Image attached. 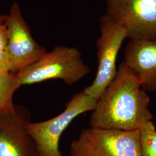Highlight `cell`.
Returning a JSON list of instances; mask_svg holds the SVG:
<instances>
[{
	"instance_id": "1",
	"label": "cell",
	"mask_w": 156,
	"mask_h": 156,
	"mask_svg": "<svg viewBox=\"0 0 156 156\" xmlns=\"http://www.w3.org/2000/svg\"><path fill=\"white\" fill-rule=\"evenodd\" d=\"M150 104L139 78L123 61L92 111L90 127L140 131L153 119Z\"/></svg>"
},
{
	"instance_id": "2",
	"label": "cell",
	"mask_w": 156,
	"mask_h": 156,
	"mask_svg": "<svg viewBox=\"0 0 156 156\" xmlns=\"http://www.w3.org/2000/svg\"><path fill=\"white\" fill-rule=\"evenodd\" d=\"M90 72L82 54L75 47L56 46L31 66L17 75L22 85L60 79L69 86L78 83Z\"/></svg>"
},
{
	"instance_id": "3",
	"label": "cell",
	"mask_w": 156,
	"mask_h": 156,
	"mask_svg": "<svg viewBox=\"0 0 156 156\" xmlns=\"http://www.w3.org/2000/svg\"><path fill=\"white\" fill-rule=\"evenodd\" d=\"M70 156H141L140 131L90 127L73 140Z\"/></svg>"
},
{
	"instance_id": "4",
	"label": "cell",
	"mask_w": 156,
	"mask_h": 156,
	"mask_svg": "<svg viewBox=\"0 0 156 156\" xmlns=\"http://www.w3.org/2000/svg\"><path fill=\"white\" fill-rule=\"evenodd\" d=\"M97 101L82 91L73 95L60 115L44 122L28 123L27 129L34 142L38 156H62L59 141L63 132L75 119L93 111Z\"/></svg>"
},
{
	"instance_id": "5",
	"label": "cell",
	"mask_w": 156,
	"mask_h": 156,
	"mask_svg": "<svg viewBox=\"0 0 156 156\" xmlns=\"http://www.w3.org/2000/svg\"><path fill=\"white\" fill-rule=\"evenodd\" d=\"M100 24V36L96 41L97 71L93 83L83 90L97 101L116 75L118 53L127 38L125 30L106 14L101 17Z\"/></svg>"
},
{
	"instance_id": "6",
	"label": "cell",
	"mask_w": 156,
	"mask_h": 156,
	"mask_svg": "<svg viewBox=\"0 0 156 156\" xmlns=\"http://www.w3.org/2000/svg\"><path fill=\"white\" fill-rule=\"evenodd\" d=\"M8 42L5 50L11 63V73L17 74L37 62L47 52L34 39L17 1L12 4L5 23Z\"/></svg>"
},
{
	"instance_id": "7",
	"label": "cell",
	"mask_w": 156,
	"mask_h": 156,
	"mask_svg": "<svg viewBox=\"0 0 156 156\" xmlns=\"http://www.w3.org/2000/svg\"><path fill=\"white\" fill-rule=\"evenodd\" d=\"M106 15L129 40L156 39V9L145 0H106Z\"/></svg>"
},
{
	"instance_id": "8",
	"label": "cell",
	"mask_w": 156,
	"mask_h": 156,
	"mask_svg": "<svg viewBox=\"0 0 156 156\" xmlns=\"http://www.w3.org/2000/svg\"><path fill=\"white\" fill-rule=\"evenodd\" d=\"M30 114L15 105L13 111L0 113V156H38L27 126Z\"/></svg>"
},
{
	"instance_id": "9",
	"label": "cell",
	"mask_w": 156,
	"mask_h": 156,
	"mask_svg": "<svg viewBox=\"0 0 156 156\" xmlns=\"http://www.w3.org/2000/svg\"><path fill=\"white\" fill-rule=\"evenodd\" d=\"M123 62L136 73L145 91L156 92V39L129 40Z\"/></svg>"
},
{
	"instance_id": "10",
	"label": "cell",
	"mask_w": 156,
	"mask_h": 156,
	"mask_svg": "<svg viewBox=\"0 0 156 156\" xmlns=\"http://www.w3.org/2000/svg\"><path fill=\"white\" fill-rule=\"evenodd\" d=\"M21 86V81L17 74L0 73V113L14 110L13 94Z\"/></svg>"
},
{
	"instance_id": "11",
	"label": "cell",
	"mask_w": 156,
	"mask_h": 156,
	"mask_svg": "<svg viewBox=\"0 0 156 156\" xmlns=\"http://www.w3.org/2000/svg\"><path fill=\"white\" fill-rule=\"evenodd\" d=\"M141 156H156V128L150 122L140 130Z\"/></svg>"
},
{
	"instance_id": "12",
	"label": "cell",
	"mask_w": 156,
	"mask_h": 156,
	"mask_svg": "<svg viewBox=\"0 0 156 156\" xmlns=\"http://www.w3.org/2000/svg\"><path fill=\"white\" fill-rule=\"evenodd\" d=\"M11 63L5 50H0V73H11Z\"/></svg>"
},
{
	"instance_id": "13",
	"label": "cell",
	"mask_w": 156,
	"mask_h": 156,
	"mask_svg": "<svg viewBox=\"0 0 156 156\" xmlns=\"http://www.w3.org/2000/svg\"><path fill=\"white\" fill-rule=\"evenodd\" d=\"M8 42V33L5 24L0 25V50H5Z\"/></svg>"
},
{
	"instance_id": "14",
	"label": "cell",
	"mask_w": 156,
	"mask_h": 156,
	"mask_svg": "<svg viewBox=\"0 0 156 156\" xmlns=\"http://www.w3.org/2000/svg\"><path fill=\"white\" fill-rule=\"evenodd\" d=\"M7 19V15H2L0 13V25L5 24Z\"/></svg>"
},
{
	"instance_id": "15",
	"label": "cell",
	"mask_w": 156,
	"mask_h": 156,
	"mask_svg": "<svg viewBox=\"0 0 156 156\" xmlns=\"http://www.w3.org/2000/svg\"><path fill=\"white\" fill-rule=\"evenodd\" d=\"M145 1L149 2L151 5L153 6L156 9V0H145Z\"/></svg>"
}]
</instances>
